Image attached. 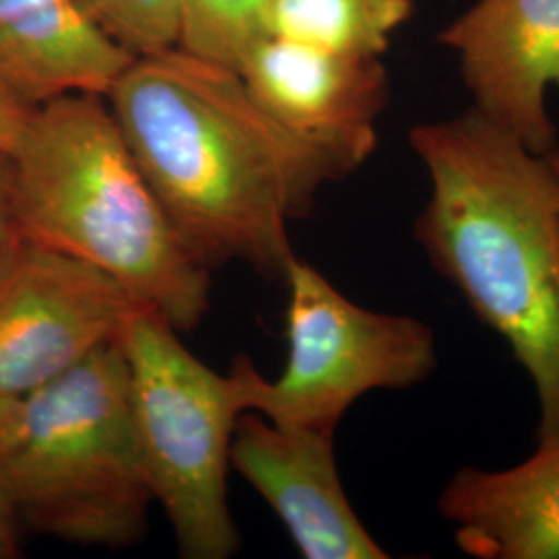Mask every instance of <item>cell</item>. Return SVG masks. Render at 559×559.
<instances>
[{
	"mask_svg": "<svg viewBox=\"0 0 559 559\" xmlns=\"http://www.w3.org/2000/svg\"><path fill=\"white\" fill-rule=\"evenodd\" d=\"M133 60L71 0H0V81L29 106L106 96Z\"/></svg>",
	"mask_w": 559,
	"mask_h": 559,
	"instance_id": "cell-12",
	"label": "cell"
},
{
	"mask_svg": "<svg viewBox=\"0 0 559 559\" xmlns=\"http://www.w3.org/2000/svg\"><path fill=\"white\" fill-rule=\"evenodd\" d=\"M413 17V0H265L260 34L325 52L381 59Z\"/></svg>",
	"mask_w": 559,
	"mask_h": 559,
	"instance_id": "cell-13",
	"label": "cell"
},
{
	"mask_svg": "<svg viewBox=\"0 0 559 559\" xmlns=\"http://www.w3.org/2000/svg\"><path fill=\"white\" fill-rule=\"evenodd\" d=\"M483 117L540 156L559 154L549 92L559 90V0H475L440 32Z\"/></svg>",
	"mask_w": 559,
	"mask_h": 559,
	"instance_id": "cell-9",
	"label": "cell"
},
{
	"mask_svg": "<svg viewBox=\"0 0 559 559\" xmlns=\"http://www.w3.org/2000/svg\"><path fill=\"white\" fill-rule=\"evenodd\" d=\"M0 480L21 526L122 549L154 503L119 340L15 399L0 400Z\"/></svg>",
	"mask_w": 559,
	"mask_h": 559,
	"instance_id": "cell-4",
	"label": "cell"
},
{
	"mask_svg": "<svg viewBox=\"0 0 559 559\" xmlns=\"http://www.w3.org/2000/svg\"><path fill=\"white\" fill-rule=\"evenodd\" d=\"M34 108L0 81V160L9 158L17 147Z\"/></svg>",
	"mask_w": 559,
	"mask_h": 559,
	"instance_id": "cell-16",
	"label": "cell"
},
{
	"mask_svg": "<svg viewBox=\"0 0 559 559\" xmlns=\"http://www.w3.org/2000/svg\"><path fill=\"white\" fill-rule=\"evenodd\" d=\"M263 2L265 0H180V48L235 69L242 50L260 36Z\"/></svg>",
	"mask_w": 559,
	"mask_h": 559,
	"instance_id": "cell-15",
	"label": "cell"
},
{
	"mask_svg": "<svg viewBox=\"0 0 559 559\" xmlns=\"http://www.w3.org/2000/svg\"><path fill=\"white\" fill-rule=\"evenodd\" d=\"M411 147L429 177L415 237L528 373L539 441L559 438V180L551 156L473 106L417 124Z\"/></svg>",
	"mask_w": 559,
	"mask_h": 559,
	"instance_id": "cell-2",
	"label": "cell"
},
{
	"mask_svg": "<svg viewBox=\"0 0 559 559\" xmlns=\"http://www.w3.org/2000/svg\"><path fill=\"white\" fill-rule=\"evenodd\" d=\"M104 38L133 59L180 46V0H71Z\"/></svg>",
	"mask_w": 559,
	"mask_h": 559,
	"instance_id": "cell-14",
	"label": "cell"
},
{
	"mask_svg": "<svg viewBox=\"0 0 559 559\" xmlns=\"http://www.w3.org/2000/svg\"><path fill=\"white\" fill-rule=\"evenodd\" d=\"M23 239L25 237L21 233L20 222L13 207V198H11L9 158H2L0 160V265Z\"/></svg>",
	"mask_w": 559,
	"mask_h": 559,
	"instance_id": "cell-17",
	"label": "cell"
},
{
	"mask_svg": "<svg viewBox=\"0 0 559 559\" xmlns=\"http://www.w3.org/2000/svg\"><path fill=\"white\" fill-rule=\"evenodd\" d=\"M20 520L0 480V559L20 556Z\"/></svg>",
	"mask_w": 559,
	"mask_h": 559,
	"instance_id": "cell-18",
	"label": "cell"
},
{
	"mask_svg": "<svg viewBox=\"0 0 559 559\" xmlns=\"http://www.w3.org/2000/svg\"><path fill=\"white\" fill-rule=\"evenodd\" d=\"M106 102L189 253L284 282L288 224L346 179L338 164L270 119L235 69L180 46L133 60Z\"/></svg>",
	"mask_w": 559,
	"mask_h": 559,
	"instance_id": "cell-1",
	"label": "cell"
},
{
	"mask_svg": "<svg viewBox=\"0 0 559 559\" xmlns=\"http://www.w3.org/2000/svg\"><path fill=\"white\" fill-rule=\"evenodd\" d=\"M230 464L282 520L302 558H390L344 491L334 436L286 429L258 413H242Z\"/></svg>",
	"mask_w": 559,
	"mask_h": 559,
	"instance_id": "cell-10",
	"label": "cell"
},
{
	"mask_svg": "<svg viewBox=\"0 0 559 559\" xmlns=\"http://www.w3.org/2000/svg\"><path fill=\"white\" fill-rule=\"evenodd\" d=\"M438 508L471 558L559 559V438L503 471L460 468Z\"/></svg>",
	"mask_w": 559,
	"mask_h": 559,
	"instance_id": "cell-11",
	"label": "cell"
},
{
	"mask_svg": "<svg viewBox=\"0 0 559 559\" xmlns=\"http://www.w3.org/2000/svg\"><path fill=\"white\" fill-rule=\"evenodd\" d=\"M235 71L270 119L330 156L346 177L378 150V122L390 98L381 59L344 57L260 34Z\"/></svg>",
	"mask_w": 559,
	"mask_h": 559,
	"instance_id": "cell-8",
	"label": "cell"
},
{
	"mask_svg": "<svg viewBox=\"0 0 559 559\" xmlns=\"http://www.w3.org/2000/svg\"><path fill=\"white\" fill-rule=\"evenodd\" d=\"M551 166H554V170H556V177H558L559 180V154L551 156Z\"/></svg>",
	"mask_w": 559,
	"mask_h": 559,
	"instance_id": "cell-19",
	"label": "cell"
},
{
	"mask_svg": "<svg viewBox=\"0 0 559 559\" xmlns=\"http://www.w3.org/2000/svg\"><path fill=\"white\" fill-rule=\"evenodd\" d=\"M9 179L25 239L98 267L179 332L203 321L210 270L179 239L106 96L36 106L9 156Z\"/></svg>",
	"mask_w": 559,
	"mask_h": 559,
	"instance_id": "cell-3",
	"label": "cell"
},
{
	"mask_svg": "<svg viewBox=\"0 0 559 559\" xmlns=\"http://www.w3.org/2000/svg\"><path fill=\"white\" fill-rule=\"evenodd\" d=\"M284 284V371L267 380L247 357H237L230 367L245 413L286 429L334 436L365 394L408 390L436 371V334L425 321L360 307L299 258L290 261Z\"/></svg>",
	"mask_w": 559,
	"mask_h": 559,
	"instance_id": "cell-6",
	"label": "cell"
},
{
	"mask_svg": "<svg viewBox=\"0 0 559 559\" xmlns=\"http://www.w3.org/2000/svg\"><path fill=\"white\" fill-rule=\"evenodd\" d=\"M135 307L98 267L21 240L0 265V400L57 380L117 342Z\"/></svg>",
	"mask_w": 559,
	"mask_h": 559,
	"instance_id": "cell-7",
	"label": "cell"
},
{
	"mask_svg": "<svg viewBox=\"0 0 559 559\" xmlns=\"http://www.w3.org/2000/svg\"><path fill=\"white\" fill-rule=\"evenodd\" d=\"M119 344L150 489L180 556H235L240 535L228 506V471L245 413L237 381L198 359L179 330L145 307H135Z\"/></svg>",
	"mask_w": 559,
	"mask_h": 559,
	"instance_id": "cell-5",
	"label": "cell"
}]
</instances>
